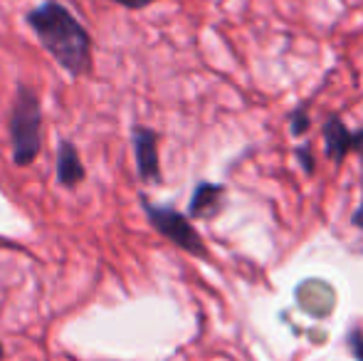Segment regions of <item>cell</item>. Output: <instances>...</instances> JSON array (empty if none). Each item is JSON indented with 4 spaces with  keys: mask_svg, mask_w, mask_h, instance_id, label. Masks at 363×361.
<instances>
[{
    "mask_svg": "<svg viewBox=\"0 0 363 361\" xmlns=\"http://www.w3.org/2000/svg\"><path fill=\"white\" fill-rule=\"evenodd\" d=\"M25 23L67 74L84 77L91 72V35L65 3L45 0L25 15Z\"/></svg>",
    "mask_w": 363,
    "mask_h": 361,
    "instance_id": "cell-1",
    "label": "cell"
},
{
    "mask_svg": "<svg viewBox=\"0 0 363 361\" xmlns=\"http://www.w3.org/2000/svg\"><path fill=\"white\" fill-rule=\"evenodd\" d=\"M8 126L13 141V161L18 166H30L43 146V106L40 96L28 84H18Z\"/></svg>",
    "mask_w": 363,
    "mask_h": 361,
    "instance_id": "cell-2",
    "label": "cell"
},
{
    "mask_svg": "<svg viewBox=\"0 0 363 361\" xmlns=\"http://www.w3.org/2000/svg\"><path fill=\"white\" fill-rule=\"evenodd\" d=\"M139 201H141V206H144V213H146L148 223L153 226V231L161 233L168 243H173V245L181 248V250L191 252V255L208 257V248H206V243H203L201 233L191 226V221H188L181 211H176V208H171V206H156V203H151L146 196H141Z\"/></svg>",
    "mask_w": 363,
    "mask_h": 361,
    "instance_id": "cell-3",
    "label": "cell"
},
{
    "mask_svg": "<svg viewBox=\"0 0 363 361\" xmlns=\"http://www.w3.org/2000/svg\"><path fill=\"white\" fill-rule=\"evenodd\" d=\"M321 134H324V151L334 164H341L351 151H363V129L351 131L339 116H329Z\"/></svg>",
    "mask_w": 363,
    "mask_h": 361,
    "instance_id": "cell-4",
    "label": "cell"
},
{
    "mask_svg": "<svg viewBox=\"0 0 363 361\" xmlns=\"http://www.w3.org/2000/svg\"><path fill=\"white\" fill-rule=\"evenodd\" d=\"M134 141L136 166L144 183H158L161 181V161H158V134L148 126H134L131 131Z\"/></svg>",
    "mask_w": 363,
    "mask_h": 361,
    "instance_id": "cell-5",
    "label": "cell"
},
{
    "mask_svg": "<svg viewBox=\"0 0 363 361\" xmlns=\"http://www.w3.org/2000/svg\"><path fill=\"white\" fill-rule=\"evenodd\" d=\"M86 171L82 166V159L77 154L72 141H60L57 146V181L65 188H74L84 181Z\"/></svg>",
    "mask_w": 363,
    "mask_h": 361,
    "instance_id": "cell-6",
    "label": "cell"
},
{
    "mask_svg": "<svg viewBox=\"0 0 363 361\" xmlns=\"http://www.w3.org/2000/svg\"><path fill=\"white\" fill-rule=\"evenodd\" d=\"M225 186L220 183H198L191 196V216L193 218H211L223 206Z\"/></svg>",
    "mask_w": 363,
    "mask_h": 361,
    "instance_id": "cell-7",
    "label": "cell"
},
{
    "mask_svg": "<svg viewBox=\"0 0 363 361\" xmlns=\"http://www.w3.org/2000/svg\"><path fill=\"white\" fill-rule=\"evenodd\" d=\"M309 124H311V116H309V111H306V106H296L289 114V126L294 136H304L306 131H309Z\"/></svg>",
    "mask_w": 363,
    "mask_h": 361,
    "instance_id": "cell-8",
    "label": "cell"
},
{
    "mask_svg": "<svg viewBox=\"0 0 363 361\" xmlns=\"http://www.w3.org/2000/svg\"><path fill=\"white\" fill-rule=\"evenodd\" d=\"M346 344H349L354 359L363 361V332H361V329H351L349 337H346Z\"/></svg>",
    "mask_w": 363,
    "mask_h": 361,
    "instance_id": "cell-9",
    "label": "cell"
},
{
    "mask_svg": "<svg viewBox=\"0 0 363 361\" xmlns=\"http://www.w3.org/2000/svg\"><path fill=\"white\" fill-rule=\"evenodd\" d=\"M111 3L121 5V8H126V10H144L148 5L158 3V0H111Z\"/></svg>",
    "mask_w": 363,
    "mask_h": 361,
    "instance_id": "cell-10",
    "label": "cell"
},
{
    "mask_svg": "<svg viewBox=\"0 0 363 361\" xmlns=\"http://www.w3.org/2000/svg\"><path fill=\"white\" fill-rule=\"evenodd\" d=\"M296 154H299L301 164H304V171H306V174H311V171H314V159H311V151L306 154V146H301V149L296 151Z\"/></svg>",
    "mask_w": 363,
    "mask_h": 361,
    "instance_id": "cell-11",
    "label": "cell"
},
{
    "mask_svg": "<svg viewBox=\"0 0 363 361\" xmlns=\"http://www.w3.org/2000/svg\"><path fill=\"white\" fill-rule=\"evenodd\" d=\"M5 357V349H3V344H0V359H3Z\"/></svg>",
    "mask_w": 363,
    "mask_h": 361,
    "instance_id": "cell-12",
    "label": "cell"
}]
</instances>
